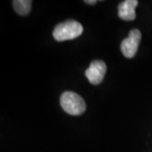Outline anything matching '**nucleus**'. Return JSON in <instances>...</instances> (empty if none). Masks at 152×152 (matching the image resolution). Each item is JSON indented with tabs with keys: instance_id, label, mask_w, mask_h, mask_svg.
Listing matches in <instances>:
<instances>
[{
	"instance_id": "obj_1",
	"label": "nucleus",
	"mask_w": 152,
	"mask_h": 152,
	"mask_svg": "<svg viewBox=\"0 0 152 152\" xmlns=\"http://www.w3.org/2000/svg\"><path fill=\"white\" fill-rule=\"evenodd\" d=\"M83 26L80 22L69 20L58 24L55 26L53 36L56 41L64 42L79 37L83 33Z\"/></svg>"
},
{
	"instance_id": "obj_2",
	"label": "nucleus",
	"mask_w": 152,
	"mask_h": 152,
	"mask_svg": "<svg viewBox=\"0 0 152 152\" xmlns=\"http://www.w3.org/2000/svg\"><path fill=\"white\" fill-rule=\"evenodd\" d=\"M60 105L67 113L78 116L82 114L86 109L84 99L73 91H65L60 97Z\"/></svg>"
},
{
	"instance_id": "obj_3",
	"label": "nucleus",
	"mask_w": 152,
	"mask_h": 152,
	"mask_svg": "<svg viewBox=\"0 0 152 152\" xmlns=\"http://www.w3.org/2000/svg\"><path fill=\"white\" fill-rule=\"evenodd\" d=\"M140 40L141 32L138 29L131 30L129 37L125 38L121 43V52L125 58H132L135 56Z\"/></svg>"
},
{
	"instance_id": "obj_4",
	"label": "nucleus",
	"mask_w": 152,
	"mask_h": 152,
	"mask_svg": "<svg viewBox=\"0 0 152 152\" xmlns=\"http://www.w3.org/2000/svg\"><path fill=\"white\" fill-rule=\"evenodd\" d=\"M107 72V65L102 60H94L86 70V76L92 85L101 84Z\"/></svg>"
},
{
	"instance_id": "obj_5",
	"label": "nucleus",
	"mask_w": 152,
	"mask_h": 152,
	"mask_svg": "<svg viewBox=\"0 0 152 152\" xmlns=\"http://www.w3.org/2000/svg\"><path fill=\"white\" fill-rule=\"evenodd\" d=\"M138 4L137 0H125L122 2L118 5V17L126 21L134 20L136 17L135 8Z\"/></svg>"
},
{
	"instance_id": "obj_6",
	"label": "nucleus",
	"mask_w": 152,
	"mask_h": 152,
	"mask_svg": "<svg viewBox=\"0 0 152 152\" xmlns=\"http://www.w3.org/2000/svg\"><path fill=\"white\" fill-rule=\"evenodd\" d=\"M31 3L32 2L30 0H15L13 1V6L18 15L26 16L31 11Z\"/></svg>"
},
{
	"instance_id": "obj_7",
	"label": "nucleus",
	"mask_w": 152,
	"mask_h": 152,
	"mask_svg": "<svg viewBox=\"0 0 152 152\" xmlns=\"http://www.w3.org/2000/svg\"><path fill=\"white\" fill-rule=\"evenodd\" d=\"M96 2H97V1H96V0H91V1L86 0V1H85V3H86V4H96Z\"/></svg>"
}]
</instances>
